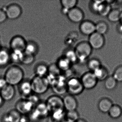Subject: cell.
<instances>
[{
    "instance_id": "14",
    "label": "cell",
    "mask_w": 122,
    "mask_h": 122,
    "mask_svg": "<svg viewBox=\"0 0 122 122\" xmlns=\"http://www.w3.org/2000/svg\"><path fill=\"white\" fill-rule=\"evenodd\" d=\"M18 90L22 98H27L33 93L31 81L28 80H23L18 85Z\"/></svg>"
},
{
    "instance_id": "16",
    "label": "cell",
    "mask_w": 122,
    "mask_h": 122,
    "mask_svg": "<svg viewBox=\"0 0 122 122\" xmlns=\"http://www.w3.org/2000/svg\"><path fill=\"white\" fill-rule=\"evenodd\" d=\"M15 94V86L8 84L0 90V95L5 101H10L14 98Z\"/></svg>"
},
{
    "instance_id": "45",
    "label": "cell",
    "mask_w": 122,
    "mask_h": 122,
    "mask_svg": "<svg viewBox=\"0 0 122 122\" xmlns=\"http://www.w3.org/2000/svg\"><path fill=\"white\" fill-rule=\"evenodd\" d=\"M75 122H87L83 118H80Z\"/></svg>"
},
{
    "instance_id": "46",
    "label": "cell",
    "mask_w": 122,
    "mask_h": 122,
    "mask_svg": "<svg viewBox=\"0 0 122 122\" xmlns=\"http://www.w3.org/2000/svg\"><path fill=\"white\" fill-rule=\"evenodd\" d=\"M120 21H121V23L122 24V11L121 13L120 18Z\"/></svg>"
},
{
    "instance_id": "18",
    "label": "cell",
    "mask_w": 122,
    "mask_h": 122,
    "mask_svg": "<svg viewBox=\"0 0 122 122\" xmlns=\"http://www.w3.org/2000/svg\"><path fill=\"white\" fill-rule=\"evenodd\" d=\"M113 105L112 102L110 99L107 98H103L99 100L98 104V107L101 112L108 113Z\"/></svg>"
},
{
    "instance_id": "7",
    "label": "cell",
    "mask_w": 122,
    "mask_h": 122,
    "mask_svg": "<svg viewBox=\"0 0 122 122\" xmlns=\"http://www.w3.org/2000/svg\"><path fill=\"white\" fill-rule=\"evenodd\" d=\"M15 107L22 115H27L35 107L28 99L22 98L15 103Z\"/></svg>"
},
{
    "instance_id": "27",
    "label": "cell",
    "mask_w": 122,
    "mask_h": 122,
    "mask_svg": "<svg viewBox=\"0 0 122 122\" xmlns=\"http://www.w3.org/2000/svg\"><path fill=\"white\" fill-rule=\"evenodd\" d=\"M121 12L118 9L111 10L107 16L108 20L111 22H117L120 21Z\"/></svg>"
},
{
    "instance_id": "23",
    "label": "cell",
    "mask_w": 122,
    "mask_h": 122,
    "mask_svg": "<svg viewBox=\"0 0 122 122\" xmlns=\"http://www.w3.org/2000/svg\"><path fill=\"white\" fill-rule=\"evenodd\" d=\"M72 63L64 56L60 58L56 64L61 71H66L70 69Z\"/></svg>"
},
{
    "instance_id": "3",
    "label": "cell",
    "mask_w": 122,
    "mask_h": 122,
    "mask_svg": "<svg viewBox=\"0 0 122 122\" xmlns=\"http://www.w3.org/2000/svg\"><path fill=\"white\" fill-rule=\"evenodd\" d=\"M74 50L77 56L78 61L82 63L85 62L90 56L92 49L88 42L82 41L76 45Z\"/></svg>"
},
{
    "instance_id": "28",
    "label": "cell",
    "mask_w": 122,
    "mask_h": 122,
    "mask_svg": "<svg viewBox=\"0 0 122 122\" xmlns=\"http://www.w3.org/2000/svg\"><path fill=\"white\" fill-rule=\"evenodd\" d=\"M35 56L24 51L22 53L20 63L26 65H31L35 61Z\"/></svg>"
},
{
    "instance_id": "37",
    "label": "cell",
    "mask_w": 122,
    "mask_h": 122,
    "mask_svg": "<svg viewBox=\"0 0 122 122\" xmlns=\"http://www.w3.org/2000/svg\"><path fill=\"white\" fill-rule=\"evenodd\" d=\"M22 53L12 51L10 52V62L15 63H20V58Z\"/></svg>"
},
{
    "instance_id": "32",
    "label": "cell",
    "mask_w": 122,
    "mask_h": 122,
    "mask_svg": "<svg viewBox=\"0 0 122 122\" xmlns=\"http://www.w3.org/2000/svg\"><path fill=\"white\" fill-rule=\"evenodd\" d=\"M63 56L68 59L71 63H75L78 62L77 58L75 52V50L68 49L64 52Z\"/></svg>"
},
{
    "instance_id": "39",
    "label": "cell",
    "mask_w": 122,
    "mask_h": 122,
    "mask_svg": "<svg viewBox=\"0 0 122 122\" xmlns=\"http://www.w3.org/2000/svg\"><path fill=\"white\" fill-rule=\"evenodd\" d=\"M60 71V70L59 69L56 64H53L50 67H48V72H50L51 75H52L53 76L58 75Z\"/></svg>"
},
{
    "instance_id": "43",
    "label": "cell",
    "mask_w": 122,
    "mask_h": 122,
    "mask_svg": "<svg viewBox=\"0 0 122 122\" xmlns=\"http://www.w3.org/2000/svg\"><path fill=\"white\" fill-rule=\"evenodd\" d=\"M4 102H5V101L3 100L1 95H0V108L1 107L3 106L4 104Z\"/></svg>"
},
{
    "instance_id": "42",
    "label": "cell",
    "mask_w": 122,
    "mask_h": 122,
    "mask_svg": "<svg viewBox=\"0 0 122 122\" xmlns=\"http://www.w3.org/2000/svg\"><path fill=\"white\" fill-rule=\"evenodd\" d=\"M69 11V10H68L63 7L62 8L61 10V12L62 14L63 15H67Z\"/></svg>"
},
{
    "instance_id": "35",
    "label": "cell",
    "mask_w": 122,
    "mask_h": 122,
    "mask_svg": "<svg viewBox=\"0 0 122 122\" xmlns=\"http://www.w3.org/2000/svg\"><path fill=\"white\" fill-rule=\"evenodd\" d=\"M27 116L30 121L32 122H38L42 119L35 108Z\"/></svg>"
},
{
    "instance_id": "2",
    "label": "cell",
    "mask_w": 122,
    "mask_h": 122,
    "mask_svg": "<svg viewBox=\"0 0 122 122\" xmlns=\"http://www.w3.org/2000/svg\"><path fill=\"white\" fill-rule=\"evenodd\" d=\"M30 81L33 93L38 95L46 93L50 86L48 79L45 77L36 76Z\"/></svg>"
},
{
    "instance_id": "33",
    "label": "cell",
    "mask_w": 122,
    "mask_h": 122,
    "mask_svg": "<svg viewBox=\"0 0 122 122\" xmlns=\"http://www.w3.org/2000/svg\"><path fill=\"white\" fill-rule=\"evenodd\" d=\"M78 112L77 110L66 111L65 119L70 122H75L80 118Z\"/></svg>"
},
{
    "instance_id": "11",
    "label": "cell",
    "mask_w": 122,
    "mask_h": 122,
    "mask_svg": "<svg viewBox=\"0 0 122 122\" xmlns=\"http://www.w3.org/2000/svg\"><path fill=\"white\" fill-rule=\"evenodd\" d=\"M63 107L66 111L76 110L78 106V103L75 96L68 94L62 98Z\"/></svg>"
},
{
    "instance_id": "38",
    "label": "cell",
    "mask_w": 122,
    "mask_h": 122,
    "mask_svg": "<svg viewBox=\"0 0 122 122\" xmlns=\"http://www.w3.org/2000/svg\"><path fill=\"white\" fill-rule=\"evenodd\" d=\"M27 99H28L32 103L35 107L41 101L38 95L35 93L33 94L32 93Z\"/></svg>"
},
{
    "instance_id": "20",
    "label": "cell",
    "mask_w": 122,
    "mask_h": 122,
    "mask_svg": "<svg viewBox=\"0 0 122 122\" xmlns=\"http://www.w3.org/2000/svg\"><path fill=\"white\" fill-rule=\"evenodd\" d=\"M35 108L40 116L42 119L48 117L50 115V111L46 102L41 101L35 107Z\"/></svg>"
},
{
    "instance_id": "36",
    "label": "cell",
    "mask_w": 122,
    "mask_h": 122,
    "mask_svg": "<svg viewBox=\"0 0 122 122\" xmlns=\"http://www.w3.org/2000/svg\"><path fill=\"white\" fill-rule=\"evenodd\" d=\"M112 76L117 82H122V65L119 66L116 68Z\"/></svg>"
},
{
    "instance_id": "1",
    "label": "cell",
    "mask_w": 122,
    "mask_h": 122,
    "mask_svg": "<svg viewBox=\"0 0 122 122\" xmlns=\"http://www.w3.org/2000/svg\"><path fill=\"white\" fill-rule=\"evenodd\" d=\"M24 77L22 69L19 66L14 65L8 68L4 78L8 84L15 86L21 83L24 80Z\"/></svg>"
},
{
    "instance_id": "17",
    "label": "cell",
    "mask_w": 122,
    "mask_h": 122,
    "mask_svg": "<svg viewBox=\"0 0 122 122\" xmlns=\"http://www.w3.org/2000/svg\"><path fill=\"white\" fill-rule=\"evenodd\" d=\"M65 109H60L51 113L48 117V122H62L65 119Z\"/></svg>"
},
{
    "instance_id": "30",
    "label": "cell",
    "mask_w": 122,
    "mask_h": 122,
    "mask_svg": "<svg viewBox=\"0 0 122 122\" xmlns=\"http://www.w3.org/2000/svg\"><path fill=\"white\" fill-rule=\"evenodd\" d=\"M96 32L103 35L107 32L108 26L107 23L104 21H99L95 24Z\"/></svg>"
},
{
    "instance_id": "47",
    "label": "cell",
    "mask_w": 122,
    "mask_h": 122,
    "mask_svg": "<svg viewBox=\"0 0 122 122\" xmlns=\"http://www.w3.org/2000/svg\"><path fill=\"white\" fill-rule=\"evenodd\" d=\"M61 122H70V121H68L67 120H66L65 119V120H63V121H62Z\"/></svg>"
},
{
    "instance_id": "4",
    "label": "cell",
    "mask_w": 122,
    "mask_h": 122,
    "mask_svg": "<svg viewBox=\"0 0 122 122\" xmlns=\"http://www.w3.org/2000/svg\"><path fill=\"white\" fill-rule=\"evenodd\" d=\"M67 86V92L73 96L80 95L84 90L80 79L75 77L71 78L68 80Z\"/></svg>"
},
{
    "instance_id": "29",
    "label": "cell",
    "mask_w": 122,
    "mask_h": 122,
    "mask_svg": "<svg viewBox=\"0 0 122 122\" xmlns=\"http://www.w3.org/2000/svg\"><path fill=\"white\" fill-rule=\"evenodd\" d=\"M117 82L112 76H108L105 80L104 86L106 90L112 91L116 88Z\"/></svg>"
},
{
    "instance_id": "26",
    "label": "cell",
    "mask_w": 122,
    "mask_h": 122,
    "mask_svg": "<svg viewBox=\"0 0 122 122\" xmlns=\"http://www.w3.org/2000/svg\"><path fill=\"white\" fill-rule=\"evenodd\" d=\"M35 70L36 76L45 77L48 72V67L45 63H39L36 66Z\"/></svg>"
},
{
    "instance_id": "31",
    "label": "cell",
    "mask_w": 122,
    "mask_h": 122,
    "mask_svg": "<svg viewBox=\"0 0 122 122\" xmlns=\"http://www.w3.org/2000/svg\"><path fill=\"white\" fill-rule=\"evenodd\" d=\"M87 66L91 72H93L102 66L100 61L96 58H92L88 61Z\"/></svg>"
},
{
    "instance_id": "25",
    "label": "cell",
    "mask_w": 122,
    "mask_h": 122,
    "mask_svg": "<svg viewBox=\"0 0 122 122\" xmlns=\"http://www.w3.org/2000/svg\"><path fill=\"white\" fill-rule=\"evenodd\" d=\"M93 72L98 81H105L108 76L107 70L105 67L102 66Z\"/></svg>"
},
{
    "instance_id": "24",
    "label": "cell",
    "mask_w": 122,
    "mask_h": 122,
    "mask_svg": "<svg viewBox=\"0 0 122 122\" xmlns=\"http://www.w3.org/2000/svg\"><path fill=\"white\" fill-rule=\"evenodd\" d=\"M111 10V5L105 1L99 5L97 13L102 17H107Z\"/></svg>"
},
{
    "instance_id": "19",
    "label": "cell",
    "mask_w": 122,
    "mask_h": 122,
    "mask_svg": "<svg viewBox=\"0 0 122 122\" xmlns=\"http://www.w3.org/2000/svg\"><path fill=\"white\" fill-rule=\"evenodd\" d=\"M10 52L6 48L0 49V67H6L10 62Z\"/></svg>"
},
{
    "instance_id": "21",
    "label": "cell",
    "mask_w": 122,
    "mask_h": 122,
    "mask_svg": "<svg viewBox=\"0 0 122 122\" xmlns=\"http://www.w3.org/2000/svg\"><path fill=\"white\" fill-rule=\"evenodd\" d=\"M39 50V46L37 43L32 41L27 42L25 52L35 56L38 53Z\"/></svg>"
},
{
    "instance_id": "9",
    "label": "cell",
    "mask_w": 122,
    "mask_h": 122,
    "mask_svg": "<svg viewBox=\"0 0 122 122\" xmlns=\"http://www.w3.org/2000/svg\"><path fill=\"white\" fill-rule=\"evenodd\" d=\"M88 42L92 49L100 50L104 46L105 39L103 35L95 32L89 36Z\"/></svg>"
},
{
    "instance_id": "22",
    "label": "cell",
    "mask_w": 122,
    "mask_h": 122,
    "mask_svg": "<svg viewBox=\"0 0 122 122\" xmlns=\"http://www.w3.org/2000/svg\"><path fill=\"white\" fill-rule=\"evenodd\" d=\"M108 113L111 118L117 119L122 115V109L120 106L116 104H113Z\"/></svg>"
},
{
    "instance_id": "40",
    "label": "cell",
    "mask_w": 122,
    "mask_h": 122,
    "mask_svg": "<svg viewBox=\"0 0 122 122\" xmlns=\"http://www.w3.org/2000/svg\"><path fill=\"white\" fill-rule=\"evenodd\" d=\"M8 19L5 10L0 9V24L5 22Z\"/></svg>"
},
{
    "instance_id": "12",
    "label": "cell",
    "mask_w": 122,
    "mask_h": 122,
    "mask_svg": "<svg viewBox=\"0 0 122 122\" xmlns=\"http://www.w3.org/2000/svg\"><path fill=\"white\" fill-rule=\"evenodd\" d=\"M67 15L71 22L75 23H81L84 18V14L82 10L76 7L69 10Z\"/></svg>"
},
{
    "instance_id": "15",
    "label": "cell",
    "mask_w": 122,
    "mask_h": 122,
    "mask_svg": "<svg viewBox=\"0 0 122 122\" xmlns=\"http://www.w3.org/2000/svg\"><path fill=\"white\" fill-rule=\"evenodd\" d=\"M22 115L15 109L12 110L4 114L2 118V122H20Z\"/></svg>"
},
{
    "instance_id": "41",
    "label": "cell",
    "mask_w": 122,
    "mask_h": 122,
    "mask_svg": "<svg viewBox=\"0 0 122 122\" xmlns=\"http://www.w3.org/2000/svg\"><path fill=\"white\" fill-rule=\"evenodd\" d=\"M7 85V83L4 77H0V90Z\"/></svg>"
},
{
    "instance_id": "13",
    "label": "cell",
    "mask_w": 122,
    "mask_h": 122,
    "mask_svg": "<svg viewBox=\"0 0 122 122\" xmlns=\"http://www.w3.org/2000/svg\"><path fill=\"white\" fill-rule=\"evenodd\" d=\"M79 29L83 35L90 36L96 32L95 24L90 20H84L80 24Z\"/></svg>"
},
{
    "instance_id": "34",
    "label": "cell",
    "mask_w": 122,
    "mask_h": 122,
    "mask_svg": "<svg viewBox=\"0 0 122 122\" xmlns=\"http://www.w3.org/2000/svg\"><path fill=\"white\" fill-rule=\"evenodd\" d=\"M78 2L77 0H61V4L62 7L70 10L76 7Z\"/></svg>"
},
{
    "instance_id": "6",
    "label": "cell",
    "mask_w": 122,
    "mask_h": 122,
    "mask_svg": "<svg viewBox=\"0 0 122 122\" xmlns=\"http://www.w3.org/2000/svg\"><path fill=\"white\" fill-rule=\"evenodd\" d=\"M80 80L84 89L88 90L94 88L98 82L93 72L91 71L84 73L80 78Z\"/></svg>"
},
{
    "instance_id": "8",
    "label": "cell",
    "mask_w": 122,
    "mask_h": 122,
    "mask_svg": "<svg viewBox=\"0 0 122 122\" xmlns=\"http://www.w3.org/2000/svg\"><path fill=\"white\" fill-rule=\"evenodd\" d=\"M27 42L25 39L21 36H15L11 39L10 47L12 51L23 52L25 50Z\"/></svg>"
},
{
    "instance_id": "5",
    "label": "cell",
    "mask_w": 122,
    "mask_h": 122,
    "mask_svg": "<svg viewBox=\"0 0 122 122\" xmlns=\"http://www.w3.org/2000/svg\"><path fill=\"white\" fill-rule=\"evenodd\" d=\"M45 102L50 113L57 110L64 109L62 98L58 95L51 96Z\"/></svg>"
},
{
    "instance_id": "44",
    "label": "cell",
    "mask_w": 122,
    "mask_h": 122,
    "mask_svg": "<svg viewBox=\"0 0 122 122\" xmlns=\"http://www.w3.org/2000/svg\"><path fill=\"white\" fill-rule=\"evenodd\" d=\"M117 30L119 32L122 33V24L121 23L118 26Z\"/></svg>"
},
{
    "instance_id": "10",
    "label": "cell",
    "mask_w": 122,
    "mask_h": 122,
    "mask_svg": "<svg viewBox=\"0 0 122 122\" xmlns=\"http://www.w3.org/2000/svg\"><path fill=\"white\" fill-rule=\"evenodd\" d=\"M5 11L8 19L13 20L19 18L22 13V10L20 6L15 3L8 5Z\"/></svg>"
}]
</instances>
